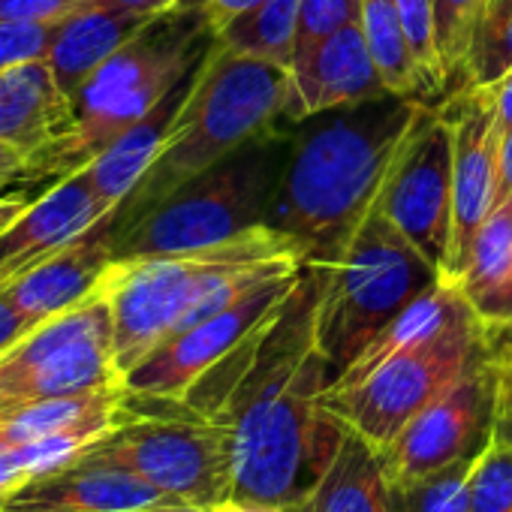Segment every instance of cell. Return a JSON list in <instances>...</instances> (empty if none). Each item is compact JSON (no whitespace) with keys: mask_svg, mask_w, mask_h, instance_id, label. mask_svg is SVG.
I'll use <instances>...</instances> for the list:
<instances>
[{"mask_svg":"<svg viewBox=\"0 0 512 512\" xmlns=\"http://www.w3.org/2000/svg\"><path fill=\"white\" fill-rule=\"evenodd\" d=\"M320 290L323 269L305 263L281 311L184 395L226 428L232 500L302 503L344 440L347 425L323 404L335 374L317 347Z\"/></svg>","mask_w":512,"mask_h":512,"instance_id":"1","label":"cell"},{"mask_svg":"<svg viewBox=\"0 0 512 512\" xmlns=\"http://www.w3.org/2000/svg\"><path fill=\"white\" fill-rule=\"evenodd\" d=\"M332 112L299 139L269 211V223L302 244L308 266H332L362 226L422 100L383 94Z\"/></svg>","mask_w":512,"mask_h":512,"instance_id":"2","label":"cell"},{"mask_svg":"<svg viewBox=\"0 0 512 512\" xmlns=\"http://www.w3.org/2000/svg\"><path fill=\"white\" fill-rule=\"evenodd\" d=\"M214 40L202 0H184L154 16L73 94L76 130L28 157L16 178H46L55 187L82 172L127 127L142 121L208 55Z\"/></svg>","mask_w":512,"mask_h":512,"instance_id":"3","label":"cell"},{"mask_svg":"<svg viewBox=\"0 0 512 512\" xmlns=\"http://www.w3.org/2000/svg\"><path fill=\"white\" fill-rule=\"evenodd\" d=\"M290 97L293 79L287 67L232 52L214 40L163 151L118 205V229L250 139L272 133L275 121L287 118Z\"/></svg>","mask_w":512,"mask_h":512,"instance_id":"4","label":"cell"},{"mask_svg":"<svg viewBox=\"0 0 512 512\" xmlns=\"http://www.w3.org/2000/svg\"><path fill=\"white\" fill-rule=\"evenodd\" d=\"M284 256L305 260V250L290 232L260 223L205 250L115 260L103 278V293L112 305V344L121 380L184 326L220 269L284 260Z\"/></svg>","mask_w":512,"mask_h":512,"instance_id":"5","label":"cell"},{"mask_svg":"<svg viewBox=\"0 0 512 512\" xmlns=\"http://www.w3.org/2000/svg\"><path fill=\"white\" fill-rule=\"evenodd\" d=\"M284 178V145L272 133L256 136L217 166L205 169L133 223L115 229V260L190 253L223 244L269 223Z\"/></svg>","mask_w":512,"mask_h":512,"instance_id":"6","label":"cell"},{"mask_svg":"<svg viewBox=\"0 0 512 512\" xmlns=\"http://www.w3.org/2000/svg\"><path fill=\"white\" fill-rule=\"evenodd\" d=\"M323 269L317 305V347L344 374L365 347L443 275L374 205L338 260Z\"/></svg>","mask_w":512,"mask_h":512,"instance_id":"7","label":"cell"},{"mask_svg":"<svg viewBox=\"0 0 512 512\" xmlns=\"http://www.w3.org/2000/svg\"><path fill=\"white\" fill-rule=\"evenodd\" d=\"M124 419L76 458L115 464L151 482L175 503L217 506L232 494L229 437L184 401L130 395Z\"/></svg>","mask_w":512,"mask_h":512,"instance_id":"8","label":"cell"},{"mask_svg":"<svg viewBox=\"0 0 512 512\" xmlns=\"http://www.w3.org/2000/svg\"><path fill=\"white\" fill-rule=\"evenodd\" d=\"M497 335L500 332L488 329L473 311L428 344L398 350L365 371L335 377L323 404L374 449H383L482 350H488Z\"/></svg>","mask_w":512,"mask_h":512,"instance_id":"9","label":"cell"},{"mask_svg":"<svg viewBox=\"0 0 512 512\" xmlns=\"http://www.w3.org/2000/svg\"><path fill=\"white\" fill-rule=\"evenodd\" d=\"M112 344V305L100 290L0 353V413L121 386Z\"/></svg>","mask_w":512,"mask_h":512,"instance_id":"10","label":"cell"},{"mask_svg":"<svg viewBox=\"0 0 512 512\" xmlns=\"http://www.w3.org/2000/svg\"><path fill=\"white\" fill-rule=\"evenodd\" d=\"M500 338L503 332L428 407H422L392 443L377 449L395 488L461 458L479 455L488 446L497 413Z\"/></svg>","mask_w":512,"mask_h":512,"instance_id":"11","label":"cell"},{"mask_svg":"<svg viewBox=\"0 0 512 512\" xmlns=\"http://www.w3.org/2000/svg\"><path fill=\"white\" fill-rule=\"evenodd\" d=\"M374 205L446 281L452 253V124L443 112L422 106Z\"/></svg>","mask_w":512,"mask_h":512,"instance_id":"12","label":"cell"},{"mask_svg":"<svg viewBox=\"0 0 512 512\" xmlns=\"http://www.w3.org/2000/svg\"><path fill=\"white\" fill-rule=\"evenodd\" d=\"M302 269L305 266H296L266 278L263 284L247 290L241 299H235L229 308L166 338L136 368L124 374V389L130 395L184 401V395L217 362H223L244 338H250L266 320H272L281 311V305L296 290Z\"/></svg>","mask_w":512,"mask_h":512,"instance_id":"13","label":"cell"},{"mask_svg":"<svg viewBox=\"0 0 512 512\" xmlns=\"http://www.w3.org/2000/svg\"><path fill=\"white\" fill-rule=\"evenodd\" d=\"M443 115L452 124V253L446 284H458L470 244L497 202L500 115L485 88H458Z\"/></svg>","mask_w":512,"mask_h":512,"instance_id":"14","label":"cell"},{"mask_svg":"<svg viewBox=\"0 0 512 512\" xmlns=\"http://www.w3.org/2000/svg\"><path fill=\"white\" fill-rule=\"evenodd\" d=\"M112 211L115 205L97 193L85 169L49 187L0 229V290L52 260Z\"/></svg>","mask_w":512,"mask_h":512,"instance_id":"15","label":"cell"},{"mask_svg":"<svg viewBox=\"0 0 512 512\" xmlns=\"http://www.w3.org/2000/svg\"><path fill=\"white\" fill-rule=\"evenodd\" d=\"M293 97L287 118L305 121L332 109L365 103L383 94H392L380 76V67L371 55V46L362 34L359 19L293 58L290 67Z\"/></svg>","mask_w":512,"mask_h":512,"instance_id":"16","label":"cell"},{"mask_svg":"<svg viewBox=\"0 0 512 512\" xmlns=\"http://www.w3.org/2000/svg\"><path fill=\"white\" fill-rule=\"evenodd\" d=\"M118 211V208H115ZM115 211L106 214L94 229L76 238L70 247L55 253L43 266L25 272L22 278L10 281L4 293L31 326H40L58 314H67L103 290V278L115 263L112 244H115Z\"/></svg>","mask_w":512,"mask_h":512,"instance_id":"17","label":"cell"},{"mask_svg":"<svg viewBox=\"0 0 512 512\" xmlns=\"http://www.w3.org/2000/svg\"><path fill=\"white\" fill-rule=\"evenodd\" d=\"M175 503L136 473L73 458L22 485L0 512H136Z\"/></svg>","mask_w":512,"mask_h":512,"instance_id":"18","label":"cell"},{"mask_svg":"<svg viewBox=\"0 0 512 512\" xmlns=\"http://www.w3.org/2000/svg\"><path fill=\"white\" fill-rule=\"evenodd\" d=\"M73 130V100L58 85L49 61H31L0 73V145L28 160Z\"/></svg>","mask_w":512,"mask_h":512,"instance_id":"19","label":"cell"},{"mask_svg":"<svg viewBox=\"0 0 512 512\" xmlns=\"http://www.w3.org/2000/svg\"><path fill=\"white\" fill-rule=\"evenodd\" d=\"M151 19L154 16H139L106 4H88L61 19L46 61L64 94L73 100V94Z\"/></svg>","mask_w":512,"mask_h":512,"instance_id":"20","label":"cell"},{"mask_svg":"<svg viewBox=\"0 0 512 512\" xmlns=\"http://www.w3.org/2000/svg\"><path fill=\"white\" fill-rule=\"evenodd\" d=\"M202 61L142 121H136L133 127H127L103 154H97L85 166V172L91 175L97 193L109 205L118 208L133 193V187L142 181V175L151 169V163L157 160V154L163 151V145H166V139H169V133L175 127V118H178V112H181V106H184L193 82H196V73H199Z\"/></svg>","mask_w":512,"mask_h":512,"instance_id":"21","label":"cell"},{"mask_svg":"<svg viewBox=\"0 0 512 512\" xmlns=\"http://www.w3.org/2000/svg\"><path fill=\"white\" fill-rule=\"evenodd\" d=\"M287 512H404V506L380 464V452L347 428L314 491Z\"/></svg>","mask_w":512,"mask_h":512,"instance_id":"22","label":"cell"},{"mask_svg":"<svg viewBox=\"0 0 512 512\" xmlns=\"http://www.w3.org/2000/svg\"><path fill=\"white\" fill-rule=\"evenodd\" d=\"M455 287L488 329H512V193L500 196L479 226Z\"/></svg>","mask_w":512,"mask_h":512,"instance_id":"23","label":"cell"},{"mask_svg":"<svg viewBox=\"0 0 512 512\" xmlns=\"http://www.w3.org/2000/svg\"><path fill=\"white\" fill-rule=\"evenodd\" d=\"M124 401L127 389L112 386L88 395L73 398H55L43 404H25L16 410L0 413V452L22 449L58 434H88L103 437L109 428H115L124 419Z\"/></svg>","mask_w":512,"mask_h":512,"instance_id":"24","label":"cell"},{"mask_svg":"<svg viewBox=\"0 0 512 512\" xmlns=\"http://www.w3.org/2000/svg\"><path fill=\"white\" fill-rule=\"evenodd\" d=\"M299 13H302V0H260L253 10L238 16L226 31H220L217 43H223L232 52L263 58L290 70Z\"/></svg>","mask_w":512,"mask_h":512,"instance_id":"25","label":"cell"},{"mask_svg":"<svg viewBox=\"0 0 512 512\" xmlns=\"http://www.w3.org/2000/svg\"><path fill=\"white\" fill-rule=\"evenodd\" d=\"M359 25L371 46V55L380 67L386 88L398 97L419 100L422 97L419 79H416L410 46H407L398 0H359Z\"/></svg>","mask_w":512,"mask_h":512,"instance_id":"26","label":"cell"},{"mask_svg":"<svg viewBox=\"0 0 512 512\" xmlns=\"http://www.w3.org/2000/svg\"><path fill=\"white\" fill-rule=\"evenodd\" d=\"M512 70V0H485L482 16L473 28L461 85L488 88Z\"/></svg>","mask_w":512,"mask_h":512,"instance_id":"27","label":"cell"},{"mask_svg":"<svg viewBox=\"0 0 512 512\" xmlns=\"http://www.w3.org/2000/svg\"><path fill=\"white\" fill-rule=\"evenodd\" d=\"M94 440L97 437H88V434H58V437L40 440L22 449L0 452V509H4V503L34 476L73 461Z\"/></svg>","mask_w":512,"mask_h":512,"instance_id":"28","label":"cell"},{"mask_svg":"<svg viewBox=\"0 0 512 512\" xmlns=\"http://www.w3.org/2000/svg\"><path fill=\"white\" fill-rule=\"evenodd\" d=\"M476 455L446 464L398 488L404 512H470V467Z\"/></svg>","mask_w":512,"mask_h":512,"instance_id":"29","label":"cell"},{"mask_svg":"<svg viewBox=\"0 0 512 512\" xmlns=\"http://www.w3.org/2000/svg\"><path fill=\"white\" fill-rule=\"evenodd\" d=\"M482 7L485 0H434V43H437L446 85L461 79L464 55L473 28L482 16Z\"/></svg>","mask_w":512,"mask_h":512,"instance_id":"30","label":"cell"},{"mask_svg":"<svg viewBox=\"0 0 512 512\" xmlns=\"http://www.w3.org/2000/svg\"><path fill=\"white\" fill-rule=\"evenodd\" d=\"M470 512H512V449L491 437L470 467Z\"/></svg>","mask_w":512,"mask_h":512,"instance_id":"31","label":"cell"},{"mask_svg":"<svg viewBox=\"0 0 512 512\" xmlns=\"http://www.w3.org/2000/svg\"><path fill=\"white\" fill-rule=\"evenodd\" d=\"M398 10L419 79V94H437L446 88V76L434 43V0H398Z\"/></svg>","mask_w":512,"mask_h":512,"instance_id":"32","label":"cell"},{"mask_svg":"<svg viewBox=\"0 0 512 512\" xmlns=\"http://www.w3.org/2000/svg\"><path fill=\"white\" fill-rule=\"evenodd\" d=\"M359 19V0H302L299 13V31H296V55H305L344 25Z\"/></svg>","mask_w":512,"mask_h":512,"instance_id":"33","label":"cell"},{"mask_svg":"<svg viewBox=\"0 0 512 512\" xmlns=\"http://www.w3.org/2000/svg\"><path fill=\"white\" fill-rule=\"evenodd\" d=\"M58 22H0V73L46 61Z\"/></svg>","mask_w":512,"mask_h":512,"instance_id":"34","label":"cell"},{"mask_svg":"<svg viewBox=\"0 0 512 512\" xmlns=\"http://www.w3.org/2000/svg\"><path fill=\"white\" fill-rule=\"evenodd\" d=\"M97 0H0V22H61Z\"/></svg>","mask_w":512,"mask_h":512,"instance_id":"35","label":"cell"},{"mask_svg":"<svg viewBox=\"0 0 512 512\" xmlns=\"http://www.w3.org/2000/svg\"><path fill=\"white\" fill-rule=\"evenodd\" d=\"M494 437L512 449V362L500 356V383H497V413H494Z\"/></svg>","mask_w":512,"mask_h":512,"instance_id":"36","label":"cell"},{"mask_svg":"<svg viewBox=\"0 0 512 512\" xmlns=\"http://www.w3.org/2000/svg\"><path fill=\"white\" fill-rule=\"evenodd\" d=\"M260 0H202V13L214 31V37L220 31H226L238 16H244L247 10H253Z\"/></svg>","mask_w":512,"mask_h":512,"instance_id":"37","label":"cell"},{"mask_svg":"<svg viewBox=\"0 0 512 512\" xmlns=\"http://www.w3.org/2000/svg\"><path fill=\"white\" fill-rule=\"evenodd\" d=\"M31 329H37V326H31L28 317L4 293H0V353H4L7 347H13L19 338H25Z\"/></svg>","mask_w":512,"mask_h":512,"instance_id":"38","label":"cell"},{"mask_svg":"<svg viewBox=\"0 0 512 512\" xmlns=\"http://www.w3.org/2000/svg\"><path fill=\"white\" fill-rule=\"evenodd\" d=\"M97 4L115 7V10H127V13H139V16H160L184 0H97Z\"/></svg>","mask_w":512,"mask_h":512,"instance_id":"39","label":"cell"},{"mask_svg":"<svg viewBox=\"0 0 512 512\" xmlns=\"http://www.w3.org/2000/svg\"><path fill=\"white\" fill-rule=\"evenodd\" d=\"M512 193V124L500 133V175H497V199Z\"/></svg>","mask_w":512,"mask_h":512,"instance_id":"40","label":"cell"},{"mask_svg":"<svg viewBox=\"0 0 512 512\" xmlns=\"http://www.w3.org/2000/svg\"><path fill=\"white\" fill-rule=\"evenodd\" d=\"M485 91H488V97H491L494 106H497L500 124L509 127V124H512V70H509L503 79H497L494 85H488Z\"/></svg>","mask_w":512,"mask_h":512,"instance_id":"41","label":"cell"},{"mask_svg":"<svg viewBox=\"0 0 512 512\" xmlns=\"http://www.w3.org/2000/svg\"><path fill=\"white\" fill-rule=\"evenodd\" d=\"M25 166V157L7 145H0V187H7L10 181H16V175L22 172Z\"/></svg>","mask_w":512,"mask_h":512,"instance_id":"42","label":"cell"},{"mask_svg":"<svg viewBox=\"0 0 512 512\" xmlns=\"http://www.w3.org/2000/svg\"><path fill=\"white\" fill-rule=\"evenodd\" d=\"M214 512H287V509H275V506H260V503H244V500H223L214 506Z\"/></svg>","mask_w":512,"mask_h":512,"instance_id":"43","label":"cell"},{"mask_svg":"<svg viewBox=\"0 0 512 512\" xmlns=\"http://www.w3.org/2000/svg\"><path fill=\"white\" fill-rule=\"evenodd\" d=\"M136 512H214V506H196V503H160V506H145Z\"/></svg>","mask_w":512,"mask_h":512,"instance_id":"44","label":"cell"},{"mask_svg":"<svg viewBox=\"0 0 512 512\" xmlns=\"http://www.w3.org/2000/svg\"><path fill=\"white\" fill-rule=\"evenodd\" d=\"M500 356H503L506 362H512V329H506L503 338H500Z\"/></svg>","mask_w":512,"mask_h":512,"instance_id":"45","label":"cell"}]
</instances>
